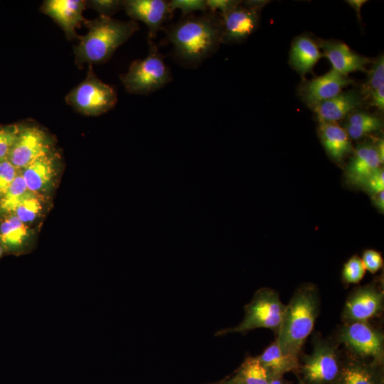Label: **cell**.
I'll return each mask as SVG.
<instances>
[{
    "label": "cell",
    "instance_id": "23",
    "mask_svg": "<svg viewBox=\"0 0 384 384\" xmlns=\"http://www.w3.org/2000/svg\"><path fill=\"white\" fill-rule=\"evenodd\" d=\"M28 237L26 223L15 214L6 218L0 225V245L9 250H21Z\"/></svg>",
    "mask_w": 384,
    "mask_h": 384
},
{
    "label": "cell",
    "instance_id": "22",
    "mask_svg": "<svg viewBox=\"0 0 384 384\" xmlns=\"http://www.w3.org/2000/svg\"><path fill=\"white\" fill-rule=\"evenodd\" d=\"M257 358L272 378H282L286 373L296 371L299 368V359L284 353L276 341Z\"/></svg>",
    "mask_w": 384,
    "mask_h": 384
},
{
    "label": "cell",
    "instance_id": "4",
    "mask_svg": "<svg viewBox=\"0 0 384 384\" xmlns=\"http://www.w3.org/2000/svg\"><path fill=\"white\" fill-rule=\"evenodd\" d=\"M149 52L144 59L132 62L127 73L120 75L126 91L134 95H149L172 80L170 68L153 40L147 38Z\"/></svg>",
    "mask_w": 384,
    "mask_h": 384
},
{
    "label": "cell",
    "instance_id": "34",
    "mask_svg": "<svg viewBox=\"0 0 384 384\" xmlns=\"http://www.w3.org/2000/svg\"><path fill=\"white\" fill-rule=\"evenodd\" d=\"M361 260L366 270H367L371 273H375L383 266L382 255L373 250H365Z\"/></svg>",
    "mask_w": 384,
    "mask_h": 384
},
{
    "label": "cell",
    "instance_id": "19",
    "mask_svg": "<svg viewBox=\"0 0 384 384\" xmlns=\"http://www.w3.org/2000/svg\"><path fill=\"white\" fill-rule=\"evenodd\" d=\"M319 137L329 156L342 163L352 151L351 138L346 129L336 122H319Z\"/></svg>",
    "mask_w": 384,
    "mask_h": 384
},
{
    "label": "cell",
    "instance_id": "29",
    "mask_svg": "<svg viewBox=\"0 0 384 384\" xmlns=\"http://www.w3.org/2000/svg\"><path fill=\"white\" fill-rule=\"evenodd\" d=\"M384 84V58L380 55L372 65L368 73V80L364 85L363 92L369 96L370 94Z\"/></svg>",
    "mask_w": 384,
    "mask_h": 384
},
{
    "label": "cell",
    "instance_id": "40",
    "mask_svg": "<svg viewBox=\"0 0 384 384\" xmlns=\"http://www.w3.org/2000/svg\"><path fill=\"white\" fill-rule=\"evenodd\" d=\"M377 152L378 154V156L380 157V159L382 163H383L384 161V142L383 139H378L377 143L375 144Z\"/></svg>",
    "mask_w": 384,
    "mask_h": 384
},
{
    "label": "cell",
    "instance_id": "26",
    "mask_svg": "<svg viewBox=\"0 0 384 384\" xmlns=\"http://www.w3.org/2000/svg\"><path fill=\"white\" fill-rule=\"evenodd\" d=\"M28 192L21 174H17L6 192L0 198V210L3 212H14Z\"/></svg>",
    "mask_w": 384,
    "mask_h": 384
},
{
    "label": "cell",
    "instance_id": "31",
    "mask_svg": "<svg viewBox=\"0 0 384 384\" xmlns=\"http://www.w3.org/2000/svg\"><path fill=\"white\" fill-rule=\"evenodd\" d=\"M18 131L15 126L0 127V160L8 159Z\"/></svg>",
    "mask_w": 384,
    "mask_h": 384
},
{
    "label": "cell",
    "instance_id": "37",
    "mask_svg": "<svg viewBox=\"0 0 384 384\" xmlns=\"http://www.w3.org/2000/svg\"><path fill=\"white\" fill-rule=\"evenodd\" d=\"M369 96L373 105L383 111L384 110V84L372 92Z\"/></svg>",
    "mask_w": 384,
    "mask_h": 384
},
{
    "label": "cell",
    "instance_id": "36",
    "mask_svg": "<svg viewBox=\"0 0 384 384\" xmlns=\"http://www.w3.org/2000/svg\"><path fill=\"white\" fill-rule=\"evenodd\" d=\"M240 1L233 0H206L208 11L210 12H218L219 11L220 15L225 14L233 10L240 5Z\"/></svg>",
    "mask_w": 384,
    "mask_h": 384
},
{
    "label": "cell",
    "instance_id": "1",
    "mask_svg": "<svg viewBox=\"0 0 384 384\" xmlns=\"http://www.w3.org/2000/svg\"><path fill=\"white\" fill-rule=\"evenodd\" d=\"M166 42L174 46L173 55L182 66L194 68L213 55L221 43V17L219 12L182 16L164 27Z\"/></svg>",
    "mask_w": 384,
    "mask_h": 384
},
{
    "label": "cell",
    "instance_id": "32",
    "mask_svg": "<svg viewBox=\"0 0 384 384\" xmlns=\"http://www.w3.org/2000/svg\"><path fill=\"white\" fill-rule=\"evenodd\" d=\"M17 169L8 159L0 160V196L8 190L17 176Z\"/></svg>",
    "mask_w": 384,
    "mask_h": 384
},
{
    "label": "cell",
    "instance_id": "17",
    "mask_svg": "<svg viewBox=\"0 0 384 384\" xmlns=\"http://www.w3.org/2000/svg\"><path fill=\"white\" fill-rule=\"evenodd\" d=\"M319 45L331 63L332 69L343 75L365 71L370 62L369 59L352 51L344 43L322 41Z\"/></svg>",
    "mask_w": 384,
    "mask_h": 384
},
{
    "label": "cell",
    "instance_id": "15",
    "mask_svg": "<svg viewBox=\"0 0 384 384\" xmlns=\"http://www.w3.org/2000/svg\"><path fill=\"white\" fill-rule=\"evenodd\" d=\"M352 80L334 69L323 75L306 82L302 88V96L306 104L314 108L342 92Z\"/></svg>",
    "mask_w": 384,
    "mask_h": 384
},
{
    "label": "cell",
    "instance_id": "28",
    "mask_svg": "<svg viewBox=\"0 0 384 384\" xmlns=\"http://www.w3.org/2000/svg\"><path fill=\"white\" fill-rule=\"evenodd\" d=\"M366 269L361 258L354 255L344 265L342 279L347 284L358 283L364 277Z\"/></svg>",
    "mask_w": 384,
    "mask_h": 384
},
{
    "label": "cell",
    "instance_id": "38",
    "mask_svg": "<svg viewBox=\"0 0 384 384\" xmlns=\"http://www.w3.org/2000/svg\"><path fill=\"white\" fill-rule=\"evenodd\" d=\"M372 202L377 209L380 212L383 213L384 210V192L380 191L378 193L373 194L371 196Z\"/></svg>",
    "mask_w": 384,
    "mask_h": 384
},
{
    "label": "cell",
    "instance_id": "18",
    "mask_svg": "<svg viewBox=\"0 0 384 384\" xmlns=\"http://www.w3.org/2000/svg\"><path fill=\"white\" fill-rule=\"evenodd\" d=\"M361 104V95L351 90L341 92L312 109L319 122H336L356 110Z\"/></svg>",
    "mask_w": 384,
    "mask_h": 384
},
{
    "label": "cell",
    "instance_id": "25",
    "mask_svg": "<svg viewBox=\"0 0 384 384\" xmlns=\"http://www.w3.org/2000/svg\"><path fill=\"white\" fill-rule=\"evenodd\" d=\"M382 127V120L378 117L358 112L350 115L344 129L351 139H357L380 130Z\"/></svg>",
    "mask_w": 384,
    "mask_h": 384
},
{
    "label": "cell",
    "instance_id": "39",
    "mask_svg": "<svg viewBox=\"0 0 384 384\" xmlns=\"http://www.w3.org/2000/svg\"><path fill=\"white\" fill-rule=\"evenodd\" d=\"M366 0H348L347 3L356 11L360 18L361 6L366 2Z\"/></svg>",
    "mask_w": 384,
    "mask_h": 384
},
{
    "label": "cell",
    "instance_id": "13",
    "mask_svg": "<svg viewBox=\"0 0 384 384\" xmlns=\"http://www.w3.org/2000/svg\"><path fill=\"white\" fill-rule=\"evenodd\" d=\"M221 17V43H235L245 41L257 28L258 10L239 5Z\"/></svg>",
    "mask_w": 384,
    "mask_h": 384
},
{
    "label": "cell",
    "instance_id": "24",
    "mask_svg": "<svg viewBox=\"0 0 384 384\" xmlns=\"http://www.w3.org/2000/svg\"><path fill=\"white\" fill-rule=\"evenodd\" d=\"M233 378L238 384H270L272 379L257 357L247 358Z\"/></svg>",
    "mask_w": 384,
    "mask_h": 384
},
{
    "label": "cell",
    "instance_id": "10",
    "mask_svg": "<svg viewBox=\"0 0 384 384\" xmlns=\"http://www.w3.org/2000/svg\"><path fill=\"white\" fill-rule=\"evenodd\" d=\"M383 292L374 285L361 287L349 296L342 319L345 323L366 321L383 311Z\"/></svg>",
    "mask_w": 384,
    "mask_h": 384
},
{
    "label": "cell",
    "instance_id": "16",
    "mask_svg": "<svg viewBox=\"0 0 384 384\" xmlns=\"http://www.w3.org/2000/svg\"><path fill=\"white\" fill-rule=\"evenodd\" d=\"M381 164L375 144L364 143L358 145L346 169L347 182L352 186L362 187L367 179L380 167Z\"/></svg>",
    "mask_w": 384,
    "mask_h": 384
},
{
    "label": "cell",
    "instance_id": "21",
    "mask_svg": "<svg viewBox=\"0 0 384 384\" xmlns=\"http://www.w3.org/2000/svg\"><path fill=\"white\" fill-rule=\"evenodd\" d=\"M321 57L318 45L310 38L302 36L292 45L289 62L294 70L304 75L311 70Z\"/></svg>",
    "mask_w": 384,
    "mask_h": 384
},
{
    "label": "cell",
    "instance_id": "9",
    "mask_svg": "<svg viewBox=\"0 0 384 384\" xmlns=\"http://www.w3.org/2000/svg\"><path fill=\"white\" fill-rule=\"evenodd\" d=\"M50 139L42 129L24 127L19 128L8 159L17 169H23L38 158L50 154Z\"/></svg>",
    "mask_w": 384,
    "mask_h": 384
},
{
    "label": "cell",
    "instance_id": "5",
    "mask_svg": "<svg viewBox=\"0 0 384 384\" xmlns=\"http://www.w3.org/2000/svg\"><path fill=\"white\" fill-rule=\"evenodd\" d=\"M284 309L285 305L275 290L267 287L261 288L245 305L244 317L239 324L219 331L216 335L222 336L234 332L245 333L259 328L278 331Z\"/></svg>",
    "mask_w": 384,
    "mask_h": 384
},
{
    "label": "cell",
    "instance_id": "11",
    "mask_svg": "<svg viewBox=\"0 0 384 384\" xmlns=\"http://www.w3.org/2000/svg\"><path fill=\"white\" fill-rule=\"evenodd\" d=\"M122 9L133 21H140L148 28L147 38L153 40L163 28L164 21L173 13L169 1L165 0H124Z\"/></svg>",
    "mask_w": 384,
    "mask_h": 384
},
{
    "label": "cell",
    "instance_id": "14",
    "mask_svg": "<svg viewBox=\"0 0 384 384\" xmlns=\"http://www.w3.org/2000/svg\"><path fill=\"white\" fill-rule=\"evenodd\" d=\"M383 366L350 353L334 384H384Z\"/></svg>",
    "mask_w": 384,
    "mask_h": 384
},
{
    "label": "cell",
    "instance_id": "6",
    "mask_svg": "<svg viewBox=\"0 0 384 384\" xmlns=\"http://www.w3.org/2000/svg\"><path fill=\"white\" fill-rule=\"evenodd\" d=\"M89 64L86 78L65 96V102L76 112L98 116L114 107L117 95L114 89L100 80Z\"/></svg>",
    "mask_w": 384,
    "mask_h": 384
},
{
    "label": "cell",
    "instance_id": "12",
    "mask_svg": "<svg viewBox=\"0 0 384 384\" xmlns=\"http://www.w3.org/2000/svg\"><path fill=\"white\" fill-rule=\"evenodd\" d=\"M86 6L87 1L84 0H46L41 11L60 26L68 39L79 40L80 36L75 30L86 20L83 17Z\"/></svg>",
    "mask_w": 384,
    "mask_h": 384
},
{
    "label": "cell",
    "instance_id": "35",
    "mask_svg": "<svg viewBox=\"0 0 384 384\" xmlns=\"http://www.w3.org/2000/svg\"><path fill=\"white\" fill-rule=\"evenodd\" d=\"M371 196L384 189V171L380 167L365 182L362 186Z\"/></svg>",
    "mask_w": 384,
    "mask_h": 384
},
{
    "label": "cell",
    "instance_id": "43",
    "mask_svg": "<svg viewBox=\"0 0 384 384\" xmlns=\"http://www.w3.org/2000/svg\"><path fill=\"white\" fill-rule=\"evenodd\" d=\"M3 251H4L3 247L0 245V257H1L3 254Z\"/></svg>",
    "mask_w": 384,
    "mask_h": 384
},
{
    "label": "cell",
    "instance_id": "2",
    "mask_svg": "<svg viewBox=\"0 0 384 384\" xmlns=\"http://www.w3.org/2000/svg\"><path fill=\"white\" fill-rule=\"evenodd\" d=\"M87 33L80 36L74 47L75 63L79 68L107 61L114 51L139 28L137 21H120L99 16L84 21Z\"/></svg>",
    "mask_w": 384,
    "mask_h": 384
},
{
    "label": "cell",
    "instance_id": "42",
    "mask_svg": "<svg viewBox=\"0 0 384 384\" xmlns=\"http://www.w3.org/2000/svg\"><path fill=\"white\" fill-rule=\"evenodd\" d=\"M213 384H238L233 378Z\"/></svg>",
    "mask_w": 384,
    "mask_h": 384
},
{
    "label": "cell",
    "instance_id": "41",
    "mask_svg": "<svg viewBox=\"0 0 384 384\" xmlns=\"http://www.w3.org/2000/svg\"><path fill=\"white\" fill-rule=\"evenodd\" d=\"M270 384H287V382L284 380L283 377L282 378H272Z\"/></svg>",
    "mask_w": 384,
    "mask_h": 384
},
{
    "label": "cell",
    "instance_id": "20",
    "mask_svg": "<svg viewBox=\"0 0 384 384\" xmlns=\"http://www.w3.org/2000/svg\"><path fill=\"white\" fill-rule=\"evenodd\" d=\"M21 176L28 190L35 193L46 188L55 174V159L51 153L42 156L23 168Z\"/></svg>",
    "mask_w": 384,
    "mask_h": 384
},
{
    "label": "cell",
    "instance_id": "3",
    "mask_svg": "<svg viewBox=\"0 0 384 384\" xmlns=\"http://www.w3.org/2000/svg\"><path fill=\"white\" fill-rule=\"evenodd\" d=\"M316 288L310 284L300 286L285 305L276 341L281 351L299 358L300 351L312 331L319 314Z\"/></svg>",
    "mask_w": 384,
    "mask_h": 384
},
{
    "label": "cell",
    "instance_id": "7",
    "mask_svg": "<svg viewBox=\"0 0 384 384\" xmlns=\"http://www.w3.org/2000/svg\"><path fill=\"white\" fill-rule=\"evenodd\" d=\"M341 363L337 346L317 338L311 353L305 355L299 362V384H334Z\"/></svg>",
    "mask_w": 384,
    "mask_h": 384
},
{
    "label": "cell",
    "instance_id": "30",
    "mask_svg": "<svg viewBox=\"0 0 384 384\" xmlns=\"http://www.w3.org/2000/svg\"><path fill=\"white\" fill-rule=\"evenodd\" d=\"M169 9L171 13L175 10H180L182 16H186L196 11L205 13L208 11L206 0H171L169 1Z\"/></svg>",
    "mask_w": 384,
    "mask_h": 384
},
{
    "label": "cell",
    "instance_id": "27",
    "mask_svg": "<svg viewBox=\"0 0 384 384\" xmlns=\"http://www.w3.org/2000/svg\"><path fill=\"white\" fill-rule=\"evenodd\" d=\"M42 209L37 196L29 191L14 210L15 215L24 223L33 221Z\"/></svg>",
    "mask_w": 384,
    "mask_h": 384
},
{
    "label": "cell",
    "instance_id": "33",
    "mask_svg": "<svg viewBox=\"0 0 384 384\" xmlns=\"http://www.w3.org/2000/svg\"><path fill=\"white\" fill-rule=\"evenodd\" d=\"M87 5L97 11L100 16H110L122 9V1L92 0L87 1Z\"/></svg>",
    "mask_w": 384,
    "mask_h": 384
},
{
    "label": "cell",
    "instance_id": "8",
    "mask_svg": "<svg viewBox=\"0 0 384 384\" xmlns=\"http://www.w3.org/2000/svg\"><path fill=\"white\" fill-rule=\"evenodd\" d=\"M337 341L351 354L383 365L384 336L366 321L345 323L339 329Z\"/></svg>",
    "mask_w": 384,
    "mask_h": 384
}]
</instances>
